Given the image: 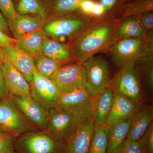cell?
Returning <instances> with one entry per match:
<instances>
[{"mask_svg": "<svg viewBox=\"0 0 153 153\" xmlns=\"http://www.w3.org/2000/svg\"><path fill=\"white\" fill-rule=\"evenodd\" d=\"M117 22L112 18L94 19L72 38L70 47L76 61L82 63L97 53L108 51L115 41Z\"/></svg>", "mask_w": 153, "mask_h": 153, "instance_id": "obj_1", "label": "cell"}, {"mask_svg": "<svg viewBox=\"0 0 153 153\" xmlns=\"http://www.w3.org/2000/svg\"><path fill=\"white\" fill-rule=\"evenodd\" d=\"M119 66L118 71L111 79L108 87L113 92L139 104L142 99V88L136 62L128 61Z\"/></svg>", "mask_w": 153, "mask_h": 153, "instance_id": "obj_2", "label": "cell"}, {"mask_svg": "<svg viewBox=\"0 0 153 153\" xmlns=\"http://www.w3.org/2000/svg\"><path fill=\"white\" fill-rule=\"evenodd\" d=\"M16 153H66V143L47 131L28 133L17 137L14 143Z\"/></svg>", "mask_w": 153, "mask_h": 153, "instance_id": "obj_3", "label": "cell"}, {"mask_svg": "<svg viewBox=\"0 0 153 153\" xmlns=\"http://www.w3.org/2000/svg\"><path fill=\"white\" fill-rule=\"evenodd\" d=\"M58 16L47 22L42 27L47 37L54 39H72L94 19L79 13L76 15L69 14Z\"/></svg>", "mask_w": 153, "mask_h": 153, "instance_id": "obj_4", "label": "cell"}, {"mask_svg": "<svg viewBox=\"0 0 153 153\" xmlns=\"http://www.w3.org/2000/svg\"><path fill=\"white\" fill-rule=\"evenodd\" d=\"M0 131L16 137L40 131L22 114L10 96L0 100Z\"/></svg>", "mask_w": 153, "mask_h": 153, "instance_id": "obj_5", "label": "cell"}, {"mask_svg": "<svg viewBox=\"0 0 153 153\" xmlns=\"http://www.w3.org/2000/svg\"><path fill=\"white\" fill-rule=\"evenodd\" d=\"M82 64L85 70V89L91 96L97 95L108 87L110 68L103 56H94Z\"/></svg>", "mask_w": 153, "mask_h": 153, "instance_id": "obj_6", "label": "cell"}, {"mask_svg": "<svg viewBox=\"0 0 153 153\" xmlns=\"http://www.w3.org/2000/svg\"><path fill=\"white\" fill-rule=\"evenodd\" d=\"M91 98L85 88H75L62 92L56 106L71 114L77 124L90 120Z\"/></svg>", "mask_w": 153, "mask_h": 153, "instance_id": "obj_7", "label": "cell"}, {"mask_svg": "<svg viewBox=\"0 0 153 153\" xmlns=\"http://www.w3.org/2000/svg\"><path fill=\"white\" fill-rule=\"evenodd\" d=\"M30 85L31 96L47 111L56 107L62 91L52 79L36 71Z\"/></svg>", "mask_w": 153, "mask_h": 153, "instance_id": "obj_8", "label": "cell"}, {"mask_svg": "<svg viewBox=\"0 0 153 153\" xmlns=\"http://www.w3.org/2000/svg\"><path fill=\"white\" fill-rule=\"evenodd\" d=\"M10 97L22 114L38 130H47V110L36 99L31 95L27 97L10 95Z\"/></svg>", "mask_w": 153, "mask_h": 153, "instance_id": "obj_9", "label": "cell"}, {"mask_svg": "<svg viewBox=\"0 0 153 153\" xmlns=\"http://www.w3.org/2000/svg\"><path fill=\"white\" fill-rule=\"evenodd\" d=\"M62 92L76 88H85V70L77 62L62 66L50 78Z\"/></svg>", "mask_w": 153, "mask_h": 153, "instance_id": "obj_10", "label": "cell"}, {"mask_svg": "<svg viewBox=\"0 0 153 153\" xmlns=\"http://www.w3.org/2000/svg\"><path fill=\"white\" fill-rule=\"evenodd\" d=\"M143 41L142 38H126L115 41L108 50L114 64L119 66L125 62H136L140 60Z\"/></svg>", "mask_w": 153, "mask_h": 153, "instance_id": "obj_11", "label": "cell"}, {"mask_svg": "<svg viewBox=\"0 0 153 153\" xmlns=\"http://www.w3.org/2000/svg\"><path fill=\"white\" fill-rule=\"evenodd\" d=\"M48 125L47 131L57 139L65 143L77 124L72 115L57 107L47 111Z\"/></svg>", "mask_w": 153, "mask_h": 153, "instance_id": "obj_12", "label": "cell"}, {"mask_svg": "<svg viewBox=\"0 0 153 153\" xmlns=\"http://www.w3.org/2000/svg\"><path fill=\"white\" fill-rule=\"evenodd\" d=\"M94 128L91 120L77 124L65 141L66 153H88Z\"/></svg>", "mask_w": 153, "mask_h": 153, "instance_id": "obj_13", "label": "cell"}, {"mask_svg": "<svg viewBox=\"0 0 153 153\" xmlns=\"http://www.w3.org/2000/svg\"><path fill=\"white\" fill-rule=\"evenodd\" d=\"M6 59L24 76L29 83L32 82L36 71L34 57L15 44L3 48Z\"/></svg>", "mask_w": 153, "mask_h": 153, "instance_id": "obj_14", "label": "cell"}, {"mask_svg": "<svg viewBox=\"0 0 153 153\" xmlns=\"http://www.w3.org/2000/svg\"><path fill=\"white\" fill-rule=\"evenodd\" d=\"M3 71L5 85L10 95L20 97L31 95L30 83L7 59L3 63Z\"/></svg>", "mask_w": 153, "mask_h": 153, "instance_id": "obj_15", "label": "cell"}, {"mask_svg": "<svg viewBox=\"0 0 153 153\" xmlns=\"http://www.w3.org/2000/svg\"><path fill=\"white\" fill-rule=\"evenodd\" d=\"M114 93L109 87L100 93L91 97L90 102V120L95 125L106 126L111 105Z\"/></svg>", "mask_w": 153, "mask_h": 153, "instance_id": "obj_16", "label": "cell"}, {"mask_svg": "<svg viewBox=\"0 0 153 153\" xmlns=\"http://www.w3.org/2000/svg\"><path fill=\"white\" fill-rule=\"evenodd\" d=\"M113 93L112 105L106 122L107 127L130 118L138 106L139 104L124 96Z\"/></svg>", "mask_w": 153, "mask_h": 153, "instance_id": "obj_17", "label": "cell"}, {"mask_svg": "<svg viewBox=\"0 0 153 153\" xmlns=\"http://www.w3.org/2000/svg\"><path fill=\"white\" fill-rule=\"evenodd\" d=\"M152 108H137L130 118L129 129L126 140L136 141L140 139L152 123Z\"/></svg>", "mask_w": 153, "mask_h": 153, "instance_id": "obj_18", "label": "cell"}, {"mask_svg": "<svg viewBox=\"0 0 153 153\" xmlns=\"http://www.w3.org/2000/svg\"><path fill=\"white\" fill-rule=\"evenodd\" d=\"M44 21L35 15L17 13L7 23L15 39H17L25 34L42 29Z\"/></svg>", "mask_w": 153, "mask_h": 153, "instance_id": "obj_19", "label": "cell"}, {"mask_svg": "<svg viewBox=\"0 0 153 153\" xmlns=\"http://www.w3.org/2000/svg\"><path fill=\"white\" fill-rule=\"evenodd\" d=\"M147 32L135 16L118 19L114 33L115 41L126 38L144 39Z\"/></svg>", "mask_w": 153, "mask_h": 153, "instance_id": "obj_20", "label": "cell"}, {"mask_svg": "<svg viewBox=\"0 0 153 153\" xmlns=\"http://www.w3.org/2000/svg\"><path fill=\"white\" fill-rule=\"evenodd\" d=\"M47 37L41 29L19 37L16 39L15 45L35 57L43 55V44Z\"/></svg>", "mask_w": 153, "mask_h": 153, "instance_id": "obj_21", "label": "cell"}, {"mask_svg": "<svg viewBox=\"0 0 153 153\" xmlns=\"http://www.w3.org/2000/svg\"><path fill=\"white\" fill-rule=\"evenodd\" d=\"M42 54L63 63L74 57L70 46L48 37L44 40Z\"/></svg>", "mask_w": 153, "mask_h": 153, "instance_id": "obj_22", "label": "cell"}, {"mask_svg": "<svg viewBox=\"0 0 153 153\" xmlns=\"http://www.w3.org/2000/svg\"><path fill=\"white\" fill-rule=\"evenodd\" d=\"M130 119L114 124L107 127L108 146L106 153H115L126 138Z\"/></svg>", "mask_w": 153, "mask_h": 153, "instance_id": "obj_23", "label": "cell"}, {"mask_svg": "<svg viewBox=\"0 0 153 153\" xmlns=\"http://www.w3.org/2000/svg\"><path fill=\"white\" fill-rule=\"evenodd\" d=\"M153 11V0H140L122 3L115 10L111 15L114 19L136 16L138 14Z\"/></svg>", "mask_w": 153, "mask_h": 153, "instance_id": "obj_24", "label": "cell"}, {"mask_svg": "<svg viewBox=\"0 0 153 153\" xmlns=\"http://www.w3.org/2000/svg\"><path fill=\"white\" fill-rule=\"evenodd\" d=\"M15 8L20 15H35L44 20L47 18V10L42 0H19Z\"/></svg>", "mask_w": 153, "mask_h": 153, "instance_id": "obj_25", "label": "cell"}, {"mask_svg": "<svg viewBox=\"0 0 153 153\" xmlns=\"http://www.w3.org/2000/svg\"><path fill=\"white\" fill-rule=\"evenodd\" d=\"M108 146V137L106 126L94 125L88 153H106Z\"/></svg>", "mask_w": 153, "mask_h": 153, "instance_id": "obj_26", "label": "cell"}, {"mask_svg": "<svg viewBox=\"0 0 153 153\" xmlns=\"http://www.w3.org/2000/svg\"><path fill=\"white\" fill-rule=\"evenodd\" d=\"M36 71L43 76L50 78L58 70L63 63L43 55L34 57Z\"/></svg>", "mask_w": 153, "mask_h": 153, "instance_id": "obj_27", "label": "cell"}, {"mask_svg": "<svg viewBox=\"0 0 153 153\" xmlns=\"http://www.w3.org/2000/svg\"><path fill=\"white\" fill-rule=\"evenodd\" d=\"M84 0H50L51 12L57 16H65L79 13L81 3Z\"/></svg>", "mask_w": 153, "mask_h": 153, "instance_id": "obj_28", "label": "cell"}, {"mask_svg": "<svg viewBox=\"0 0 153 153\" xmlns=\"http://www.w3.org/2000/svg\"><path fill=\"white\" fill-rule=\"evenodd\" d=\"M135 62L138 71H142L146 87L150 92H152L153 57L142 58Z\"/></svg>", "mask_w": 153, "mask_h": 153, "instance_id": "obj_29", "label": "cell"}, {"mask_svg": "<svg viewBox=\"0 0 153 153\" xmlns=\"http://www.w3.org/2000/svg\"><path fill=\"white\" fill-rule=\"evenodd\" d=\"M115 153H147L142 138L136 141L125 140Z\"/></svg>", "mask_w": 153, "mask_h": 153, "instance_id": "obj_30", "label": "cell"}, {"mask_svg": "<svg viewBox=\"0 0 153 153\" xmlns=\"http://www.w3.org/2000/svg\"><path fill=\"white\" fill-rule=\"evenodd\" d=\"M16 137L0 131V153H16L14 143Z\"/></svg>", "mask_w": 153, "mask_h": 153, "instance_id": "obj_31", "label": "cell"}, {"mask_svg": "<svg viewBox=\"0 0 153 153\" xmlns=\"http://www.w3.org/2000/svg\"><path fill=\"white\" fill-rule=\"evenodd\" d=\"M0 10L7 22L17 14L13 0H0Z\"/></svg>", "mask_w": 153, "mask_h": 153, "instance_id": "obj_32", "label": "cell"}, {"mask_svg": "<svg viewBox=\"0 0 153 153\" xmlns=\"http://www.w3.org/2000/svg\"><path fill=\"white\" fill-rule=\"evenodd\" d=\"M147 57H153V31L148 32L143 41L140 59Z\"/></svg>", "mask_w": 153, "mask_h": 153, "instance_id": "obj_33", "label": "cell"}, {"mask_svg": "<svg viewBox=\"0 0 153 153\" xmlns=\"http://www.w3.org/2000/svg\"><path fill=\"white\" fill-rule=\"evenodd\" d=\"M135 16L147 33L153 31V11L143 12Z\"/></svg>", "mask_w": 153, "mask_h": 153, "instance_id": "obj_34", "label": "cell"}, {"mask_svg": "<svg viewBox=\"0 0 153 153\" xmlns=\"http://www.w3.org/2000/svg\"><path fill=\"white\" fill-rule=\"evenodd\" d=\"M104 8L107 17L111 18L115 10L122 3V0H94Z\"/></svg>", "mask_w": 153, "mask_h": 153, "instance_id": "obj_35", "label": "cell"}, {"mask_svg": "<svg viewBox=\"0 0 153 153\" xmlns=\"http://www.w3.org/2000/svg\"><path fill=\"white\" fill-rule=\"evenodd\" d=\"M141 138L144 144L147 153H153V122L151 123Z\"/></svg>", "mask_w": 153, "mask_h": 153, "instance_id": "obj_36", "label": "cell"}, {"mask_svg": "<svg viewBox=\"0 0 153 153\" xmlns=\"http://www.w3.org/2000/svg\"><path fill=\"white\" fill-rule=\"evenodd\" d=\"M94 2V0H84L80 5L79 13L91 17Z\"/></svg>", "mask_w": 153, "mask_h": 153, "instance_id": "obj_37", "label": "cell"}, {"mask_svg": "<svg viewBox=\"0 0 153 153\" xmlns=\"http://www.w3.org/2000/svg\"><path fill=\"white\" fill-rule=\"evenodd\" d=\"M10 96L5 85L3 75V63L0 61V100L8 97Z\"/></svg>", "mask_w": 153, "mask_h": 153, "instance_id": "obj_38", "label": "cell"}, {"mask_svg": "<svg viewBox=\"0 0 153 153\" xmlns=\"http://www.w3.org/2000/svg\"><path fill=\"white\" fill-rule=\"evenodd\" d=\"M16 39L11 38L0 29V48L7 47L11 44H15Z\"/></svg>", "mask_w": 153, "mask_h": 153, "instance_id": "obj_39", "label": "cell"}, {"mask_svg": "<svg viewBox=\"0 0 153 153\" xmlns=\"http://www.w3.org/2000/svg\"><path fill=\"white\" fill-rule=\"evenodd\" d=\"M0 29L6 34L9 33V27L7 20L0 10Z\"/></svg>", "mask_w": 153, "mask_h": 153, "instance_id": "obj_40", "label": "cell"}, {"mask_svg": "<svg viewBox=\"0 0 153 153\" xmlns=\"http://www.w3.org/2000/svg\"><path fill=\"white\" fill-rule=\"evenodd\" d=\"M5 56L4 54L3 49L0 48V61L3 63L4 61L5 60Z\"/></svg>", "mask_w": 153, "mask_h": 153, "instance_id": "obj_41", "label": "cell"}, {"mask_svg": "<svg viewBox=\"0 0 153 153\" xmlns=\"http://www.w3.org/2000/svg\"><path fill=\"white\" fill-rule=\"evenodd\" d=\"M140 1V0H122V3L132 1Z\"/></svg>", "mask_w": 153, "mask_h": 153, "instance_id": "obj_42", "label": "cell"}]
</instances>
